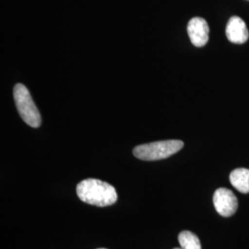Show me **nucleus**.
Returning <instances> with one entry per match:
<instances>
[{
	"label": "nucleus",
	"instance_id": "nucleus-10",
	"mask_svg": "<svg viewBox=\"0 0 249 249\" xmlns=\"http://www.w3.org/2000/svg\"></svg>",
	"mask_w": 249,
	"mask_h": 249
},
{
	"label": "nucleus",
	"instance_id": "nucleus-8",
	"mask_svg": "<svg viewBox=\"0 0 249 249\" xmlns=\"http://www.w3.org/2000/svg\"><path fill=\"white\" fill-rule=\"evenodd\" d=\"M178 241L182 249H201L198 237L191 231H184L180 232Z\"/></svg>",
	"mask_w": 249,
	"mask_h": 249
},
{
	"label": "nucleus",
	"instance_id": "nucleus-1",
	"mask_svg": "<svg viewBox=\"0 0 249 249\" xmlns=\"http://www.w3.org/2000/svg\"><path fill=\"white\" fill-rule=\"evenodd\" d=\"M77 195L81 201L98 207L115 204L117 200L115 187L107 182L93 178L82 180L78 184Z\"/></svg>",
	"mask_w": 249,
	"mask_h": 249
},
{
	"label": "nucleus",
	"instance_id": "nucleus-9",
	"mask_svg": "<svg viewBox=\"0 0 249 249\" xmlns=\"http://www.w3.org/2000/svg\"></svg>",
	"mask_w": 249,
	"mask_h": 249
},
{
	"label": "nucleus",
	"instance_id": "nucleus-5",
	"mask_svg": "<svg viewBox=\"0 0 249 249\" xmlns=\"http://www.w3.org/2000/svg\"><path fill=\"white\" fill-rule=\"evenodd\" d=\"M187 34L193 45L196 47L204 46L209 41L210 28L208 22L200 17L191 18L187 24Z\"/></svg>",
	"mask_w": 249,
	"mask_h": 249
},
{
	"label": "nucleus",
	"instance_id": "nucleus-4",
	"mask_svg": "<svg viewBox=\"0 0 249 249\" xmlns=\"http://www.w3.org/2000/svg\"><path fill=\"white\" fill-rule=\"evenodd\" d=\"M213 204L217 213L223 217H230L235 213L238 201L230 189L218 188L213 195Z\"/></svg>",
	"mask_w": 249,
	"mask_h": 249
},
{
	"label": "nucleus",
	"instance_id": "nucleus-3",
	"mask_svg": "<svg viewBox=\"0 0 249 249\" xmlns=\"http://www.w3.org/2000/svg\"><path fill=\"white\" fill-rule=\"evenodd\" d=\"M13 96L22 120L32 127H39L42 123V118L29 89L23 84L18 83L13 89Z\"/></svg>",
	"mask_w": 249,
	"mask_h": 249
},
{
	"label": "nucleus",
	"instance_id": "nucleus-6",
	"mask_svg": "<svg viewBox=\"0 0 249 249\" xmlns=\"http://www.w3.org/2000/svg\"><path fill=\"white\" fill-rule=\"evenodd\" d=\"M226 36L233 44L241 45L246 43L249 38V30L246 22L240 17H231L226 26Z\"/></svg>",
	"mask_w": 249,
	"mask_h": 249
},
{
	"label": "nucleus",
	"instance_id": "nucleus-2",
	"mask_svg": "<svg viewBox=\"0 0 249 249\" xmlns=\"http://www.w3.org/2000/svg\"><path fill=\"white\" fill-rule=\"evenodd\" d=\"M184 147V142L178 140L162 141L137 146L134 155L142 160H158L166 159Z\"/></svg>",
	"mask_w": 249,
	"mask_h": 249
},
{
	"label": "nucleus",
	"instance_id": "nucleus-7",
	"mask_svg": "<svg viewBox=\"0 0 249 249\" xmlns=\"http://www.w3.org/2000/svg\"><path fill=\"white\" fill-rule=\"evenodd\" d=\"M231 186L241 193H249V170L237 168L233 170L230 175Z\"/></svg>",
	"mask_w": 249,
	"mask_h": 249
}]
</instances>
